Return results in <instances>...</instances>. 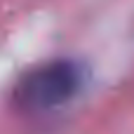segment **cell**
Returning a JSON list of instances; mask_svg holds the SVG:
<instances>
[{"label":"cell","mask_w":134,"mask_h":134,"mask_svg":"<svg viewBox=\"0 0 134 134\" xmlns=\"http://www.w3.org/2000/svg\"><path fill=\"white\" fill-rule=\"evenodd\" d=\"M85 85V68L75 61L45 64L16 85V101L26 111H52L68 104Z\"/></svg>","instance_id":"6da1fadb"}]
</instances>
